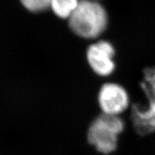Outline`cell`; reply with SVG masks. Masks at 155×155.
Returning <instances> with one entry per match:
<instances>
[{"mask_svg": "<svg viewBox=\"0 0 155 155\" xmlns=\"http://www.w3.org/2000/svg\"><path fill=\"white\" fill-rule=\"evenodd\" d=\"M125 128L126 121L122 116L101 113L89 126L87 139L101 154H110L117 150L119 136Z\"/></svg>", "mask_w": 155, "mask_h": 155, "instance_id": "cell-1", "label": "cell"}, {"mask_svg": "<svg viewBox=\"0 0 155 155\" xmlns=\"http://www.w3.org/2000/svg\"><path fill=\"white\" fill-rule=\"evenodd\" d=\"M107 16L99 4L93 2H79L77 8L69 17L71 30L78 35L85 38L98 37L105 30Z\"/></svg>", "mask_w": 155, "mask_h": 155, "instance_id": "cell-2", "label": "cell"}, {"mask_svg": "<svg viewBox=\"0 0 155 155\" xmlns=\"http://www.w3.org/2000/svg\"><path fill=\"white\" fill-rule=\"evenodd\" d=\"M98 102L102 113L121 116L130 107V98L127 90L115 83L103 84L98 92Z\"/></svg>", "mask_w": 155, "mask_h": 155, "instance_id": "cell-3", "label": "cell"}, {"mask_svg": "<svg viewBox=\"0 0 155 155\" xmlns=\"http://www.w3.org/2000/svg\"><path fill=\"white\" fill-rule=\"evenodd\" d=\"M129 110V121L135 134L146 137L155 132V100L147 101L146 105L134 103Z\"/></svg>", "mask_w": 155, "mask_h": 155, "instance_id": "cell-4", "label": "cell"}, {"mask_svg": "<svg viewBox=\"0 0 155 155\" xmlns=\"http://www.w3.org/2000/svg\"><path fill=\"white\" fill-rule=\"evenodd\" d=\"M114 50L109 42L100 41L88 48L87 57L91 67L96 74L108 76L113 73L115 65L112 58Z\"/></svg>", "mask_w": 155, "mask_h": 155, "instance_id": "cell-5", "label": "cell"}, {"mask_svg": "<svg viewBox=\"0 0 155 155\" xmlns=\"http://www.w3.org/2000/svg\"><path fill=\"white\" fill-rule=\"evenodd\" d=\"M78 4V0H52L50 7L58 17L69 18L77 8Z\"/></svg>", "mask_w": 155, "mask_h": 155, "instance_id": "cell-6", "label": "cell"}, {"mask_svg": "<svg viewBox=\"0 0 155 155\" xmlns=\"http://www.w3.org/2000/svg\"><path fill=\"white\" fill-rule=\"evenodd\" d=\"M141 87L147 100H155V71L146 73L144 82L141 83Z\"/></svg>", "mask_w": 155, "mask_h": 155, "instance_id": "cell-7", "label": "cell"}, {"mask_svg": "<svg viewBox=\"0 0 155 155\" xmlns=\"http://www.w3.org/2000/svg\"><path fill=\"white\" fill-rule=\"evenodd\" d=\"M21 2L28 10L40 12L50 7L52 0H21Z\"/></svg>", "mask_w": 155, "mask_h": 155, "instance_id": "cell-8", "label": "cell"}]
</instances>
